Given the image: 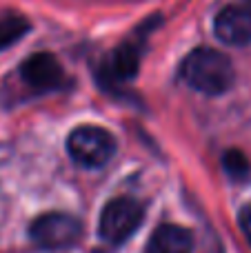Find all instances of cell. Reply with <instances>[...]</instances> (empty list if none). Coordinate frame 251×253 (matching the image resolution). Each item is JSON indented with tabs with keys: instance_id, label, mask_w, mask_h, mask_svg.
Returning a JSON list of instances; mask_svg holds the SVG:
<instances>
[{
	"instance_id": "6da1fadb",
	"label": "cell",
	"mask_w": 251,
	"mask_h": 253,
	"mask_svg": "<svg viewBox=\"0 0 251 253\" xmlns=\"http://www.w3.org/2000/svg\"><path fill=\"white\" fill-rule=\"evenodd\" d=\"M180 78L205 96H220L234 83V65L211 47L194 49L180 65Z\"/></svg>"
},
{
	"instance_id": "7a4b0ae2",
	"label": "cell",
	"mask_w": 251,
	"mask_h": 253,
	"mask_svg": "<svg viewBox=\"0 0 251 253\" xmlns=\"http://www.w3.org/2000/svg\"><path fill=\"white\" fill-rule=\"evenodd\" d=\"M67 151L76 165L98 169L105 167L116 153V140L107 129L96 125L76 126L67 138Z\"/></svg>"
},
{
	"instance_id": "3957f363",
	"label": "cell",
	"mask_w": 251,
	"mask_h": 253,
	"mask_svg": "<svg viewBox=\"0 0 251 253\" xmlns=\"http://www.w3.org/2000/svg\"><path fill=\"white\" fill-rule=\"evenodd\" d=\"M83 233V224L78 218L60 211H49L42 213L31 222L29 236L40 249H65L74 245Z\"/></svg>"
},
{
	"instance_id": "277c9868",
	"label": "cell",
	"mask_w": 251,
	"mask_h": 253,
	"mask_svg": "<svg viewBox=\"0 0 251 253\" xmlns=\"http://www.w3.org/2000/svg\"><path fill=\"white\" fill-rule=\"evenodd\" d=\"M140 222H142V207L133 198H114L102 209L98 229H100V236L107 242L120 245V242H125L127 238H131L136 233Z\"/></svg>"
},
{
	"instance_id": "5b68a950",
	"label": "cell",
	"mask_w": 251,
	"mask_h": 253,
	"mask_svg": "<svg viewBox=\"0 0 251 253\" xmlns=\"http://www.w3.org/2000/svg\"><path fill=\"white\" fill-rule=\"evenodd\" d=\"M20 78L34 91H53L62 84L65 80V71H62L60 62L53 53L40 51L31 53L25 62L20 65Z\"/></svg>"
},
{
	"instance_id": "8992f818",
	"label": "cell",
	"mask_w": 251,
	"mask_h": 253,
	"mask_svg": "<svg viewBox=\"0 0 251 253\" xmlns=\"http://www.w3.org/2000/svg\"><path fill=\"white\" fill-rule=\"evenodd\" d=\"M218 40L231 47H245L251 42V9L231 4L225 7L213 20Z\"/></svg>"
},
{
	"instance_id": "52a82bcc",
	"label": "cell",
	"mask_w": 251,
	"mask_h": 253,
	"mask_svg": "<svg viewBox=\"0 0 251 253\" xmlns=\"http://www.w3.org/2000/svg\"><path fill=\"white\" fill-rule=\"evenodd\" d=\"M194 236L180 224H160L151 233L145 253H191Z\"/></svg>"
},
{
	"instance_id": "ba28073f",
	"label": "cell",
	"mask_w": 251,
	"mask_h": 253,
	"mask_svg": "<svg viewBox=\"0 0 251 253\" xmlns=\"http://www.w3.org/2000/svg\"><path fill=\"white\" fill-rule=\"evenodd\" d=\"M138 69H140V49L131 42H125L111 53L109 62L100 74L105 76L109 84H120L136 78Z\"/></svg>"
},
{
	"instance_id": "9c48e42d",
	"label": "cell",
	"mask_w": 251,
	"mask_h": 253,
	"mask_svg": "<svg viewBox=\"0 0 251 253\" xmlns=\"http://www.w3.org/2000/svg\"><path fill=\"white\" fill-rule=\"evenodd\" d=\"M29 31V20L11 9H0V51L16 44Z\"/></svg>"
},
{
	"instance_id": "30bf717a",
	"label": "cell",
	"mask_w": 251,
	"mask_h": 253,
	"mask_svg": "<svg viewBox=\"0 0 251 253\" xmlns=\"http://www.w3.org/2000/svg\"><path fill=\"white\" fill-rule=\"evenodd\" d=\"M222 165H225L227 173H229L231 178H243V175H247V171H249V160L243 156V151H236V149H231V151L225 153Z\"/></svg>"
},
{
	"instance_id": "8fae6325",
	"label": "cell",
	"mask_w": 251,
	"mask_h": 253,
	"mask_svg": "<svg viewBox=\"0 0 251 253\" xmlns=\"http://www.w3.org/2000/svg\"><path fill=\"white\" fill-rule=\"evenodd\" d=\"M238 222H240V229H243L245 238L251 242V202L247 207H243V211H240V215H238Z\"/></svg>"
}]
</instances>
